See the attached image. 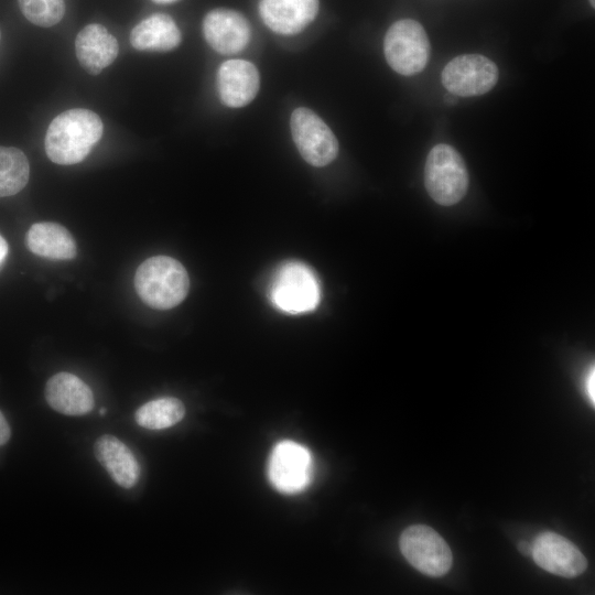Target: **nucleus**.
I'll list each match as a JSON object with an SVG mask.
<instances>
[{"mask_svg": "<svg viewBox=\"0 0 595 595\" xmlns=\"http://www.w3.org/2000/svg\"><path fill=\"white\" fill-rule=\"evenodd\" d=\"M293 141L302 158L313 166H325L338 154V141L331 128L309 108H296L290 119Z\"/></svg>", "mask_w": 595, "mask_h": 595, "instance_id": "423d86ee", "label": "nucleus"}, {"mask_svg": "<svg viewBox=\"0 0 595 595\" xmlns=\"http://www.w3.org/2000/svg\"><path fill=\"white\" fill-rule=\"evenodd\" d=\"M26 245L34 255L53 260H69L76 256V242L71 232L52 221L32 225L26 234Z\"/></svg>", "mask_w": 595, "mask_h": 595, "instance_id": "a211bd4d", "label": "nucleus"}, {"mask_svg": "<svg viewBox=\"0 0 595 595\" xmlns=\"http://www.w3.org/2000/svg\"><path fill=\"white\" fill-rule=\"evenodd\" d=\"M424 185L430 197L442 206H452L465 196L468 172L462 155L453 147L441 143L430 150Z\"/></svg>", "mask_w": 595, "mask_h": 595, "instance_id": "7ed1b4c3", "label": "nucleus"}, {"mask_svg": "<svg viewBox=\"0 0 595 595\" xmlns=\"http://www.w3.org/2000/svg\"><path fill=\"white\" fill-rule=\"evenodd\" d=\"M318 0H260L259 12L264 24L275 33L301 32L316 17Z\"/></svg>", "mask_w": 595, "mask_h": 595, "instance_id": "ddd939ff", "label": "nucleus"}, {"mask_svg": "<svg viewBox=\"0 0 595 595\" xmlns=\"http://www.w3.org/2000/svg\"><path fill=\"white\" fill-rule=\"evenodd\" d=\"M497 65L479 54H464L451 60L442 71L441 80L448 93L461 97L480 96L497 83Z\"/></svg>", "mask_w": 595, "mask_h": 595, "instance_id": "0eeeda50", "label": "nucleus"}, {"mask_svg": "<svg viewBox=\"0 0 595 595\" xmlns=\"http://www.w3.org/2000/svg\"><path fill=\"white\" fill-rule=\"evenodd\" d=\"M518 550H519L522 554H524V555H527V556H531V553H532V544L529 543L528 541L522 540V541H520V542L518 543Z\"/></svg>", "mask_w": 595, "mask_h": 595, "instance_id": "b1692460", "label": "nucleus"}, {"mask_svg": "<svg viewBox=\"0 0 595 595\" xmlns=\"http://www.w3.org/2000/svg\"><path fill=\"white\" fill-rule=\"evenodd\" d=\"M271 300L284 312H307L317 305L320 288L309 268L299 262H289L274 277Z\"/></svg>", "mask_w": 595, "mask_h": 595, "instance_id": "6e6552de", "label": "nucleus"}, {"mask_svg": "<svg viewBox=\"0 0 595 595\" xmlns=\"http://www.w3.org/2000/svg\"><path fill=\"white\" fill-rule=\"evenodd\" d=\"M30 165L25 154L13 147H0V197L19 193L28 183Z\"/></svg>", "mask_w": 595, "mask_h": 595, "instance_id": "aec40b11", "label": "nucleus"}, {"mask_svg": "<svg viewBox=\"0 0 595 595\" xmlns=\"http://www.w3.org/2000/svg\"><path fill=\"white\" fill-rule=\"evenodd\" d=\"M8 255V245L4 238L0 235V268L3 264Z\"/></svg>", "mask_w": 595, "mask_h": 595, "instance_id": "393cba45", "label": "nucleus"}, {"mask_svg": "<svg viewBox=\"0 0 595 595\" xmlns=\"http://www.w3.org/2000/svg\"><path fill=\"white\" fill-rule=\"evenodd\" d=\"M134 286L141 300L150 307L170 310L186 298L190 278L184 266L176 259L155 256L138 267Z\"/></svg>", "mask_w": 595, "mask_h": 595, "instance_id": "f03ea898", "label": "nucleus"}, {"mask_svg": "<svg viewBox=\"0 0 595 595\" xmlns=\"http://www.w3.org/2000/svg\"><path fill=\"white\" fill-rule=\"evenodd\" d=\"M268 476L272 486L283 494L303 491L313 476L310 451L293 441L279 442L269 458Z\"/></svg>", "mask_w": 595, "mask_h": 595, "instance_id": "1a4fd4ad", "label": "nucleus"}, {"mask_svg": "<svg viewBox=\"0 0 595 595\" xmlns=\"http://www.w3.org/2000/svg\"><path fill=\"white\" fill-rule=\"evenodd\" d=\"M532 559L547 572L572 578L587 567V560L566 538L551 531L539 533L532 543Z\"/></svg>", "mask_w": 595, "mask_h": 595, "instance_id": "9d476101", "label": "nucleus"}, {"mask_svg": "<svg viewBox=\"0 0 595 595\" xmlns=\"http://www.w3.org/2000/svg\"><path fill=\"white\" fill-rule=\"evenodd\" d=\"M207 43L218 53L232 55L242 51L250 40V26L239 12L225 8L209 11L203 20Z\"/></svg>", "mask_w": 595, "mask_h": 595, "instance_id": "9b49d317", "label": "nucleus"}, {"mask_svg": "<svg viewBox=\"0 0 595 595\" xmlns=\"http://www.w3.org/2000/svg\"><path fill=\"white\" fill-rule=\"evenodd\" d=\"M44 393L48 405L66 415L86 414L95 403L90 388L77 376L65 371L47 380Z\"/></svg>", "mask_w": 595, "mask_h": 595, "instance_id": "2eb2a0df", "label": "nucleus"}, {"mask_svg": "<svg viewBox=\"0 0 595 595\" xmlns=\"http://www.w3.org/2000/svg\"><path fill=\"white\" fill-rule=\"evenodd\" d=\"M99 413H100V415H104L106 413V409H100Z\"/></svg>", "mask_w": 595, "mask_h": 595, "instance_id": "bb28decb", "label": "nucleus"}, {"mask_svg": "<svg viewBox=\"0 0 595 595\" xmlns=\"http://www.w3.org/2000/svg\"><path fill=\"white\" fill-rule=\"evenodd\" d=\"M104 125L100 117L88 109L65 110L50 123L45 136L48 159L61 165L82 162L100 140Z\"/></svg>", "mask_w": 595, "mask_h": 595, "instance_id": "f257e3e1", "label": "nucleus"}, {"mask_svg": "<svg viewBox=\"0 0 595 595\" xmlns=\"http://www.w3.org/2000/svg\"><path fill=\"white\" fill-rule=\"evenodd\" d=\"M260 76L256 66L244 60L224 62L217 73V89L224 105L239 108L257 95Z\"/></svg>", "mask_w": 595, "mask_h": 595, "instance_id": "f8f14e48", "label": "nucleus"}, {"mask_svg": "<svg viewBox=\"0 0 595 595\" xmlns=\"http://www.w3.org/2000/svg\"><path fill=\"white\" fill-rule=\"evenodd\" d=\"M129 40L138 51L167 52L181 43L182 35L170 15L154 13L131 30Z\"/></svg>", "mask_w": 595, "mask_h": 595, "instance_id": "f3484780", "label": "nucleus"}, {"mask_svg": "<svg viewBox=\"0 0 595 595\" xmlns=\"http://www.w3.org/2000/svg\"><path fill=\"white\" fill-rule=\"evenodd\" d=\"M0 36H1V32H0Z\"/></svg>", "mask_w": 595, "mask_h": 595, "instance_id": "c85d7f7f", "label": "nucleus"}, {"mask_svg": "<svg viewBox=\"0 0 595 595\" xmlns=\"http://www.w3.org/2000/svg\"><path fill=\"white\" fill-rule=\"evenodd\" d=\"M10 435H11L10 426L4 415L0 411V446L4 445L9 441Z\"/></svg>", "mask_w": 595, "mask_h": 595, "instance_id": "4be33fe9", "label": "nucleus"}, {"mask_svg": "<svg viewBox=\"0 0 595 595\" xmlns=\"http://www.w3.org/2000/svg\"><path fill=\"white\" fill-rule=\"evenodd\" d=\"M399 547L408 562L429 576H442L452 566L453 558L448 544L429 526L413 524L404 529Z\"/></svg>", "mask_w": 595, "mask_h": 595, "instance_id": "39448f33", "label": "nucleus"}, {"mask_svg": "<svg viewBox=\"0 0 595 595\" xmlns=\"http://www.w3.org/2000/svg\"><path fill=\"white\" fill-rule=\"evenodd\" d=\"M594 381H595L594 368L592 367V371L587 378L586 389H587L589 400L592 401L593 404L595 403Z\"/></svg>", "mask_w": 595, "mask_h": 595, "instance_id": "5701e85b", "label": "nucleus"}, {"mask_svg": "<svg viewBox=\"0 0 595 595\" xmlns=\"http://www.w3.org/2000/svg\"><path fill=\"white\" fill-rule=\"evenodd\" d=\"M23 15L33 24L48 28L58 23L65 13L64 0H18Z\"/></svg>", "mask_w": 595, "mask_h": 595, "instance_id": "412c9836", "label": "nucleus"}, {"mask_svg": "<svg viewBox=\"0 0 595 595\" xmlns=\"http://www.w3.org/2000/svg\"><path fill=\"white\" fill-rule=\"evenodd\" d=\"M152 1H154L156 3H172V2H175L177 0H152Z\"/></svg>", "mask_w": 595, "mask_h": 595, "instance_id": "a878e982", "label": "nucleus"}, {"mask_svg": "<svg viewBox=\"0 0 595 595\" xmlns=\"http://www.w3.org/2000/svg\"><path fill=\"white\" fill-rule=\"evenodd\" d=\"M589 2H591V4H592V7H594V0H589Z\"/></svg>", "mask_w": 595, "mask_h": 595, "instance_id": "cd10ccee", "label": "nucleus"}, {"mask_svg": "<svg viewBox=\"0 0 595 595\" xmlns=\"http://www.w3.org/2000/svg\"><path fill=\"white\" fill-rule=\"evenodd\" d=\"M185 414L181 400L163 397L142 404L134 413L136 422L149 430H162L180 422Z\"/></svg>", "mask_w": 595, "mask_h": 595, "instance_id": "6ab92c4d", "label": "nucleus"}, {"mask_svg": "<svg viewBox=\"0 0 595 595\" xmlns=\"http://www.w3.org/2000/svg\"><path fill=\"white\" fill-rule=\"evenodd\" d=\"M97 461L111 479L122 488H132L139 480L140 466L131 450L110 434L101 435L94 444Z\"/></svg>", "mask_w": 595, "mask_h": 595, "instance_id": "dca6fc26", "label": "nucleus"}, {"mask_svg": "<svg viewBox=\"0 0 595 595\" xmlns=\"http://www.w3.org/2000/svg\"><path fill=\"white\" fill-rule=\"evenodd\" d=\"M431 45L423 26L412 19L394 22L383 40L385 57L397 73L411 76L424 69Z\"/></svg>", "mask_w": 595, "mask_h": 595, "instance_id": "20e7f679", "label": "nucleus"}, {"mask_svg": "<svg viewBox=\"0 0 595 595\" xmlns=\"http://www.w3.org/2000/svg\"><path fill=\"white\" fill-rule=\"evenodd\" d=\"M118 52L117 39L99 23L86 25L75 39L76 57L90 75H98L112 64Z\"/></svg>", "mask_w": 595, "mask_h": 595, "instance_id": "4468645a", "label": "nucleus"}]
</instances>
